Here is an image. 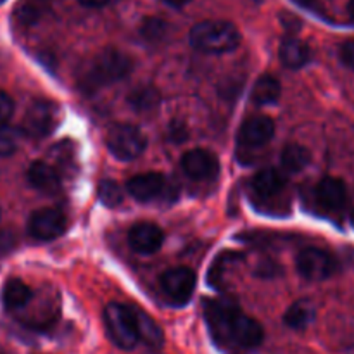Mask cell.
<instances>
[{"mask_svg": "<svg viewBox=\"0 0 354 354\" xmlns=\"http://www.w3.org/2000/svg\"><path fill=\"white\" fill-rule=\"evenodd\" d=\"M97 196L100 203L107 207H116L123 203V190L113 180H102L97 185Z\"/></svg>", "mask_w": 354, "mask_h": 354, "instance_id": "484cf974", "label": "cell"}, {"mask_svg": "<svg viewBox=\"0 0 354 354\" xmlns=\"http://www.w3.org/2000/svg\"><path fill=\"white\" fill-rule=\"evenodd\" d=\"M0 214H2V211H0Z\"/></svg>", "mask_w": 354, "mask_h": 354, "instance_id": "e575fe53", "label": "cell"}, {"mask_svg": "<svg viewBox=\"0 0 354 354\" xmlns=\"http://www.w3.org/2000/svg\"><path fill=\"white\" fill-rule=\"evenodd\" d=\"M131 311H133L138 341H142L145 346L154 349V351L161 349L162 344H165V335H162V330L159 328V325L156 324L149 315H145L144 311L138 310V308H131Z\"/></svg>", "mask_w": 354, "mask_h": 354, "instance_id": "ac0fdd59", "label": "cell"}, {"mask_svg": "<svg viewBox=\"0 0 354 354\" xmlns=\"http://www.w3.org/2000/svg\"><path fill=\"white\" fill-rule=\"evenodd\" d=\"M294 2L301 7H306V9H313L317 6V0H294Z\"/></svg>", "mask_w": 354, "mask_h": 354, "instance_id": "4dcf8cb0", "label": "cell"}, {"mask_svg": "<svg viewBox=\"0 0 354 354\" xmlns=\"http://www.w3.org/2000/svg\"><path fill=\"white\" fill-rule=\"evenodd\" d=\"M166 3H169V6H173V7H182V6H185V3H189L190 0H165Z\"/></svg>", "mask_w": 354, "mask_h": 354, "instance_id": "1f68e13d", "label": "cell"}, {"mask_svg": "<svg viewBox=\"0 0 354 354\" xmlns=\"http://www.w3.org/2000/svg\"><path fill=\"white\" fill-rule=\"evenodd\" d=\"M182 169L189 178L196 182H206V180H213L220 173V161L211 151L194 149L183 154Z\"/></svg>", "mask_w": 354, "mask_h": 354, "instance_id": "7c38bea8", "label": "cell"}, {"mask_svg": "<svg viewBox=\"0 0 354 354\" xmlns=\"http://www.w3.org/2000/svg\"><path fill=\"white\" fill-rule=\"evenodd\" d=\"M279 57L286 68L289 69H301L308 64L311 57L310 47L299 38H283L279 48Z\"/></svg>", "mask_w": 354, "mask_h": 354, "instance_id": "e0dca14e", "label": "cell"}, {"mask_svg": "<svg viewBox=\"0 0 354 354\" xmlns=\"http://www.w3.org/2000/svg\"><path fill=\"white\" fill-rule=\"evenodd\" d=\"M273 137H275V121L268 116L256 114V116L248 118L239 128L237 140L239 147L251 151V149L266 145L272 142Z\"/></svg>", "mask_w": 354, "mask_h": 354, "instance_id": "8fae6325", "label": "cell"}, {"mask_svg": "<svg viewBox=\"0 0 354 354\" xmlns=\"http://www.w3.org/2000/svg\"><path fill=\"white\" fill-rule=\"evenodd\" d=\"M196 273L187 266H178L171 268L161 277L162 292L169 297L175 304L183 306L190 301L194 290H196Z\"/></svg>", "mask_w": 354, "mask_h": 354, "instance_id": "30bf717a", "label": "cell"}, {"mask_svg": "<svg viewBox=\"0 0 354 354\" xmlns=\"http://www.w3.org/2000/svg\"><path fill=\"white\" fill-rule=\"evenodd\" d=\"M311 154L304 145L301 144H289L282 151L280 162L286 173H299L310 165Z\"/></svg>", "mask_w": 354, "mask_h": 354, "instance_id": "7402d4cb", "label": "cell"}, {"mask_svg": "<svg viewBox=\"0 0 354 354\" xmlns=\"http://www.w3.org/2000/svg\"><path fill=\"white\" fill-rule=\"evenodd\" d=\"M14 113V100L0 90V124L6 123Z\"/></svg>", "mask_w": 354, "mask_h": 354, "instance_id": "83f0119b", "label": "cell"}, {"mask_svg": "<svg viewBox=\"0 0 354 354\" xmlns=\"http://www.w3.org/2000/svg\"><path fill=\"white\" fill-rule=\"evenodd\" d=\"M169 30V24L166 23L165 19L161 17H145L142 21V26H140V35L145 38L147 41H162L168 35Z\"/></svg>", "mask_w": 354, "mask_h": 354, "instance_id": "d4e9b609", "label": "cell"}, {"mask_svg": "<svg viewBox=\"0 0 354 354\" xmlns=\"http://www.w3.org/2000/svg\"><path fill=\"white\" fill-rule=\"evenodd\" d=\"M315 320V306L311 301L299 299L286 311L283 315V322L287 327L294 328V330H304L310 327Z\"/></svg>", "mask_w": 354, "mask_h": 354, "instance_id": "44dd1931", "label": "cell"}, {"mask_svg": "<svg viewBox=\"0 0 354 354\" xmlns=\"http://www.w3.org/2000/svg\"><path fill=\"white\" fill-rule=\"evenodd\" d=\"M280 93H282V86L279 80L272 75H261L252 86L251 99L258 106H268L280 99Z\"/></svg>", "mask_w": 354, "mask_h": 354, "instance_id": "ffe728a7", "label": "cell"}, {"mask_svg": "<svg viewBox=\"0 0 354 354\" xmlns=\"http://www.w3.org/2000/svg\"><path fill=\"white\" fill-rule=\"evenodd\" d=\"M106 145L120 161H133L147 147L145 135L131 124H116L107 131Z\"/></svg>", "mask_w": 354, "mask_h": 354, "instance_id": "5b68a950", "label": "cell"}, {"mask_svg": "<svg viewBox=\"0 0 354 354\" xmlns=\"http://www.w3.org/2000/svg\"><path fill=\"white\" fill-rule=\"evenodd\" d=\"M128 102L138 113H149V111H154L156 107L161 102V95L156 88L152 86H140V88L133 90V92L128 95Z\"/></svg>", "mask_w": 354, "mask_h": 354, "instance_id": "cb8c5ba5", "label": "cell"}, {"mask_svg": "<svg viewBox=\"0 0 354 354\" xmlns=\"http://www.w3.org/2000/svg\"><path fill=\"white\" fill-rule=\"evenodd\" d=\"M315 199H317L318 206L324 207L325 211L335 213V211H341L346 207L348 187L342 180L334 178V176H325L315 187Z\"/></svg>", "mask_w": 354, "mask_h": 354, "instance_id": "5bb4252c", "label": "cell"}, {"mask_svg": "<svg viewBox=\"0 0 354 354\" xmlns=\"http://www.w3.org/2000/svg\"><path fill=\"white\" fill-rule=\"evenodd\" d=\"M165 242V232L154 223L142 221L128 232V244L138 254H154Z\"/></svg>", "mask_w": 354, "mask_h": 354, "instance_id": "4fadbf2b", "label": "cell"}, {"mask_svg": "<svg viewBox=\"0 0 354 354\" xmlns=\"http://www.w3.org/2000/svg\"><path fill=\"white\" fill-rule=\"evenodd\" d=\"M287 185L286 173L279 171L275 168H266L256 173L254 178L251 182V190L254 192L256 197L259 199H273V197L280 196L282 190Z\"/></svg>", "mask_w": 354, "mask_h": 354, "instance_id": "9a60e30c", "label": "cell"}, {"mask_svg": "<svg viewBox=\"0 0 354 354\" xmlns=\"http://www.w3.org/2000/svg\"><path fill=\"white\" fill-rule=\"evenodd\" d=\"M127 190L133 199L140 201V203H152V201L166 199L175 189L169 185L162 173L151 171L131 176L127 183Z\"/></svg>", "mask_w": 354, "mask_h": 354, "instance_id": "ba28073f", "label": "cell"}, {"mask_svg": "<svg viewBox=\"0 0 354 354\" xmlns=\"http://www.w3.org/2000/svg\"><path fill=\"white\" fill-rule=\"evenodd\" d=\"M68 227L64 213L54 207H41L31 213L28 220V234L37 241H54L61 237Z\"/></svg>", "mask_w": 354, "mask_h": 354, "instance_id": "9c48e42d", "label": "cell"}, {"mask_svg": "<svg viewBox=\"0 0 354 354\" xmlns=\"http://www.w3.org/2000/svg\"><path fill=\"white\" fill-rule=\"evenodd\" d=\"M189 41L204 54H227L241 45V33L228 21H201L190 30Z\"/></svg>", "mask_w": 354, "mask_h": 354, "instance_id": "3957f363", "label": "cell"}, {"mask_svg": "<svg viewBox=\"0 0 354 354\" xmlns=\"http://www.w3.org/2000/svg\"><path fill=\"white\" fill-rule=\"evenodd\" d=\"M104 322H106L111 341L120 349L130 351L138 344V334L131 308L123 306L120 303L107 304L104 310Z\"/></svg>", "mask_w": 354, "mask_h": 354, "instance_id": "277c9868", "label": "cell"}, {"mask_svg": "<svg viewBox=\"0 0 354 354\" xmlns=\"http://www.w3.org/2000/svg\"><path fill=\"white\" fill-rule=\"evenodd\" d=\"M296 268L299 275L306 280L322 282L334 275L337 270V259L324 249L308 248L297 254Z\"/></svg>", "mask_w": 354, "mask_h": 354, "instance_id": "52a82bcc", "label": "cell"}, {"mask_svg": "<svg viewBox=\"0 0 354 354\" xmlns=\"http://www.w3.org/2000/svg\"><path fill=\"white\" fill-rule=\"evenodd\" d=\"M26 178L33 189L44 194H55L61 189V176L57 169L45 161H33L26 171Z\"/></svg>", "mask_w": 354, "mask_h": 354, "instance_id": "2e32d148", "label": "cell"}, {"mask_svg": "<svg viewBox=\"0 0 354 354\" xmlns=\"http://www.w3.org/2000/svg\"><path fill=\"white\" fill-rule=\"evenodd\" d=\"M59 124L57 104L47 99H35L23 118V131L33 138H45Z\"/></svg>", "mask_w": 354, "mask_h": 354, "instance_id": "8992f818", "label": "cell"}, {"mask_svg": "<svg viewBox=\"0 0 354 354\" xmlns=\"http://www.w3.org/2000/svg\"><path fill=\"white\" fill-rule=\"evenodd\" d=\"M0 354H3V353H2V351H0Z\"/></svg>", "mask_w": 354, "mask_h": 354, "instance_id": "836d02e7", "label": "cell"}, {"mask_svg": "<svg viewBox=\"0 0 354 354\" xmlns=\"http://www.w3.org/2000/svg\"><path fill=\"white\" fill-rule=\"evenodd\" d=\"M348 12H349V17H351L353 23H354V0H349V3H348Z\"/></svg>", "mask_w": 354, "mask_h": 354, "instance_id": "d6a6232c", "label": "cell"}, {"mask_svg": "<svg viewBox=\"0 0 354 354\" xmlns=\"http://www.w3.org/2000/svg\"><path fill=\"white\" fill-rule=\"evenodd\" d=\"M48 10L47 0H21L14 10V19L23 26H31Z\"/></svg>", "mask_w": 354, "mask_h": 354, "instance_id": "603a6c76", "label": "cell"}, {"mask_svg": "<svg viewBox=\"0 0 354 354\" xmlns=\"http://www.w3.org/2000/svg\"><path fill=\"white\" fill-rule=\"evenodd\" d=\"M78 2L82 3V6L90 7V9H99V7L106 6L109 0H78Z\"/></svg>", "mask_w": 354, "mask_h": 354, "instance_id": "f546056e", "label": "cell"}, {"mask_svg": "<svg viewBox=\"0 0 354 354\" xmlns=\"http://www.w3.org/2000/svg\"><path fill=\"white\" fill-rule=\"evenodd\" d=\"M204 315L211 334L220 342H234L241 348H258L265 332L254 320L242 313L241 308L230 299H211L204 306Z\"/></svg>", "mask_w": 354, "mask_h": 354, "instance_id": "6da1fadb", "label": "cell"}, {"mask_svg": "<svg viewBox=\"0 0 354 354\" xmlns=\"http://www.w3.org/2000/svg\"><path fill=\"white\" fill-rule=\"evenodd\" d=\"M341 61L344 62V66H348L349 69H354V40H348L341 45Z\"/></svg>", "mask_w": 354, "mask_h": 354, "instance_id": "f1b7e54d", "label": "cell"}, {"mask_svg": "<svg viewBox=\"0 0 354 354\" xmlns=\"http://www.w3.org/2000/svg\"><path fill=\"white\" fill-rule=\"evenodd\" d=\"M21 138L23 133L17 128L7 123L0 124V156H12L19 147Z\"/></svg>", "mask_w": 354, "mask_h": 354, "instance_id": "4316f807", "label": "cell"}, {"mask_svg": "<svg viewBox=\"0 0 354 354\" xmlns=\"http://www.w3.org/2000/svg\"><path fill=\"white\" fill-rule=\"evenodd\" d=\"M31 297H33V292H31V289L23 282V280L10 279L7 280L6 286H3L2 301L3 306H6L7 310H21V308H24L30 303Z\"/></svg>", "mask_w": 354, "mask_h": 354, "instance_id": "d6986e66", "label": "cell"}, {"mask_svg": "<svg viewBox=\"0 0 354 354\" xmlns=\"http://www.w3.org/2000/svg\"><path fill=\"white\" fill-rule=\"evenodd\" d=\"M133 69V61L128 54L118 48H106L86 59L78 71V86L85 93H95L127 78Z\"/></svg>", "mask_w": 354, "mask_h": 354, "instance_id": "7a4b0ae2", "label": "cell"}]
</instances>
